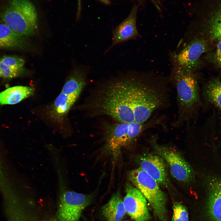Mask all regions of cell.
<instances>
[{
  "label": "cell",
  "instance_id": "obj_1",
  "mask_svg": "<svg viewBox=\"0 0 221 221\" xmlns=\"http://www.w3.org/2000/svg\"><path fill=\"white\" fill-rule=\"evenodd\" d=\"M169 95L160 76L128 71L96 84L85 106L91 117L107 115L117 122L144 124L154 112L165 108Z\"/></svg>",
  "mask_w": 221,
  "mask_h": 221
},
{
  "label": "cell",
  "instance_id": "obj_2",
  "mask_svg": "<svg viewBox=\"0 0 221 221\" xmlns=\"http://www.w3.org/2000/svg\"><path fill=\"white\" fill-rule=\"evenodd\" d=\"M169 78L176 88L177 116L172 125L179 128L188 125L194 118L200 101L198 83L193 73L174 63Z\"/></svg>",
  "mask_w": 221,
  "mask_h": 221
},
{
  "label": "cell",
  "instance_id": "obj_3",
  "mask_svg": "<svg viewBox=\"0 0 221 221\" xmlns=\"http://www.w3.org/2000/svg\"><path fill=\"white\" fill-rule=\"evenodd\" d=\"M37 13L29 0H10L1 14L5 24L14 32L23 37L34 35L37 27Z\"/></svg>",
  "mask_w": 221,
  "mask_h": 221
},
{
  "label": "cell",
  "instance_id": "obj_4",
  "mask_svg": "<svg viewBox=\"0 0 221 221\" xmlns=\"http://www.w3.org/2000/svg\"><path fill=\"white\" fill-rule=\"evenodd\" d=\"M128 177L146 199L159 221H168L167 197L157 182L140 168L130 171Z\"/></svg>",
  "mask_w": 221,
  "mask_h": 221
},
{
  "label": "cell",
  "instance_id": "obj_5",
  "mask_svg": "<svg viewBox=\"0 0 221 221\" xmlns=\"http://www.w3.org/2000/svg\"><path fill=\"white\" fill-rule=\"evenodd\" d=\"M145 123L119 122L109 124L104 129L106 145L113 153L136 141L146 127Z\"/></svg>",
  "mask_w": 221,
  "mask_h": 221
},
{
  "label": "cell",
  "instance_id": "obj_6",
  "mask_svg": "<svg viewBox=\"0 0 221 221\" xmlns=\"http://www.w3.org/2000/svg\"><path fill=\"white\" fill-rule=\"evenodd\" d=\"M60 189L57 221H78L83 210L91 203L92 195L66 189L62 184Z\"/></svg>",
  "mask_w": 221,
  "mask_h": 221
},
{
  "label": "cell",
  "instance_id": "obj_7",
  "mask_svg": "<svg viewBox=\"0 0 221 221\" xmlns=\"http://www.w3.org/2000/svg\"><path fill=\"white\" fill-rule=\"evenodd\" d=\"M151 142L156 153L167 164L173 177L183 183L192 180L194 176L193 169L178 152L173 147L158 144L154 137Z\"/></svg>",
  "mask_w": 221,
  "mask_h": 221
},
{
  "label": "cell",
  "instance_id": "obj_8",
  "mask_svg": "<svg viewBox=\"0 0 221 221\" xmlns=\"http://www.w3.org/2000/svg\"><path fill=\"white\" fill-rule=\"evenodd\" d=\"M126 195L123 200L126 212L134 221H149L151 218L147 201L133 185L127 183L126 186Z\"/></svg>",
  "mask_w": 221,
  "mask_h": 221
},
{
  "label": "cell",
  "instance_id": "obj_9",
  "mask_svg": "<svg viewBox=\"0 0 221 221\" xmlns=\"http://www.w3.org/2000/svg\"><path fill=\"white\" fill-rule=\"evenodd\" d=\"M140 168L155 180L159 185L167 186L169 184L167 164L157 154H147L138 159Z\"/></svg>",
  "mask_w": 221,
  "mask_h": 221
},
{
  "label": "cell",
  "instance_id": "obj_10",
  "mask_svg": "<svg viewBox=\"0 0 221 221\" xmlns=\"http://www.w3.org/2000/svg\"><path fill=\"white\" fill-rule=\"evenodd\" d=\"M206 49L204 41L199 39L192 40L179 53L174 54V62L184 69L193 72L200 57Z\"/></svg>",
  "mask_w": 221,
  "mask_h": 221
},
{
  "label": "cell",
  "instance_id": "obj_11",
  "mask_svg": "<svg viewBox=\"0 0 221 221\" xmlns=\"http://www.w3.org/2000/svg\"><path fill=\"white\" fill-rule=\"evenodd\" d=\"M138 9V6L134 5L127 17L113 30L111 45L105 51V53L117 44L135 40L139 36L136 26Z\"/></svg>",
  "mask_w": 221,
  "mask_h": 221
},
{
  "label": "cell",
  "instance_id": "obj_12",
  "mask_svg": "<svg viewBox=\"0 0 221 221\" xmlns=\"http://www.w3.org/2000/svg\"><path fill=\"white\" fill-rule=\"evenodd\" d=\"M201 9L207 15L210 31L213 37L221 40V0H207Z\"/></svg>",
  "mask_w": 221,
  "mask_h": 221
},
{
  "label": "cell",
  "instance_id": "obj_13",
  "mask_svg": "<svg viewBox=\"0 0 221 221\" xmlns=\"http://www.w3.org/2000/svg\"><path fill=\"white\" fill-rule=\"evenodd\" d=\"M207 208L213 221H221V180L211 181L209 185Z\"/></svg>",
  "mask_w": 221,
  "mask_h": 221
},
{
  "label": "cell",
  "instance_id": "obj_14",
  "mask_svg": "<svg viewBox=\"0 0 221 221\" xmlns=\"http://www.w3.org/2000/svg\"><path fill=\"white\" fill-rule=\"evenodd\" d=\"M102 212L106 221H122L126 212L119 192L113 195L102 207Z\"/></svg>",
  "mask_w": 221,
  "mask_h": 221
},
{
  "label": "cell",
  "instance_id": "obj_15",
  "mask_svg": "<svg viewBox=\"0 0 221 221\" xmlns=\"http://www.w3.org/2000/svg\"><path fill=\"white\" fill-rule=\"evenodd\" d=\"M83 71L74 70L63 87L61 92L76 99L86 84V74Z\"/></svg>",
  "mask_w": 221,
  "mask_h": 221
},
{
  "label": "cell",
  "instance_id": "obj_16",
  "mask_svg": "<svg viewBox=\"0 0 221 221\" xmlns=\"http://www.w3.org/2000/svg\"><path fill=\"white\" fill-rule=\"evenodd\" d=\"M33 88L30 87L16 86L0 92V104H14L33 95Z\"/></svg>",
  "mask_w": 221,
  "mask_h": 221
},
{
  "label": "cell",
  "instance_id": "obj_17",
  "mask_svg": "<svg viewBox=\"0 0 221 221\" xmlns=\"http://www.w3.org/2000/svg\"><path fill=\"white\" fill-rule=\"evenodd\" d=\"M25 38L14 32L5 24H0V48L24 47L26 43Z\"/></svg>",
  "mask_w": 221,
  "mask_h": 221
},
{
  "label": "cell",
  "instance_id": "obj_18",
  "mask_svg": "<svg viewBox=\"0 0 221 221\" xmlns=\"http://www.w3.org/2000/svg\"><path fill=\"white\" fill-rule=\"evenodd\" d=\"M76 99L61 93L55 99L53 105L52 114L59 119L65 115Z\"/></svg>",
  "mask_w": 221,
  "mask_h": 221
},
{
  "label": "cell",
  "instance_id": "obj_19",
  "mask_svg": "<svg viewBox=\"0 0 221 221\" xmlns=\"http://www.w3.org/2000/svg\"><path fill=\"white\" fill-rule=\"evenodd\" d=\"M208 98L221 108V82L215 81L211 83L207 90Z\"/></svg>",
  "mask_w": 221,
  "mask_h": 221
},
{
  "label": "cell",
  "instance_id": "obj_20",
  "mask_svg": "<svg viewBox=\"0 0 221 221\" xmlns=\"http://www.w3.org/2000/svg\"><path fill=\"white\" fill-rule=\"evenodd\" d=\"M172 221H189L186 207L181 203L176 202L173 206Z\"/></svg>",
  "mask_w": 221,
  "mask_h": 221
},
{
  "label": "cell",
  "instance_id": "obj_21",
  "mask_svg": "<svg viewBox=\"0 0 221 221\" xmlns=\"http://www.w3.org/2000/svg\"><path fill=\"white\" fill-rule=\"evenodd\" d=\"M5 64L13 69L22 72L25 61L21 58L14 56H5L0 60Z\"/></svg>",
  "mask_w": 221,
  "mask_h": 221
},
{
  "label": "cell",
  "instance_id": "obj_22",
  "mask_svg": "<svg viewBox=\"0 0 221 221\" xmlns=\"http://www.w3.org/2000/svg\"><path fill=\"white\" fill-rule=\"evenodd\" d=\"M0 189L5 196L11 194L13 192L11 187L9 186L8 182L3 169L0 162Z\"/></svg>",
  "mask_w": 221,
  "mask_h": 221
},
{
  "label": "cell",
  "instance_id": "obj_23",
  "mask_svg": "<svg viewBox=\"0 0 221 221\" xmlns=\"http://www.w3.org/2000/svg\"><path fill=\"white\" fill-rule=\"evenodd\" d=\"M1 76L5 78L11 79L19 76L21 72L13 69L0 61Z\"/></svg>",
  "mask_w": 221,
  "mask_h": 221
},
{
  "label": "cell",
  "instance_id": "obj_24",
  "mask_svg": "<svg viewBox=\"0 0 221 221\" xmlns=\"http://www.w3.org/2000/svg\"><path fill=\"white\" fill-rule=\"evenodd\" d=\"M216 57L217 62L221 66V40H219L217 44Z\"/></svg>",
  "mask_w": 221,
  "mask_h": 221
},
{
  "label": "cell",
  "instance_id": "obj_25",
  "mask_svg": "<svg viewBox=\"0 0 221 221\" xmlns=\"http://www.w3.org/2000/svg\"><path fill=\"white\" fill-rule=\"evenodd\" d=\"M155 5L157 9L160 11L161 10V7L162 6V2L163 0H151Z\"/></svg>",
  "mask_w": 221,
  "mask_h": 221
},
{
  "label": "cell",
  "instance_id": "obj_26",
  "mask_svg": "<svg viewBox=\"0 0 221 221\" xmlns=\"http://www.w3.org/2000/svg\"><path fill=\"white\" fill-rule=\"evenodd\" d=\"M102 2L106 4H108L110 3L108 0H99ZM81 0H78V7L77 10V15L79 17L81 10Z\"/></svg>",
  "mask_w": 221,
  "mask_h": 221
},
{
  "label": "cell",
  "instance_id": "obj_27",
  "mask_svg": "<svg viewBox=\"0 0 221 221\" xmlns=\"http://www.w3.org/2000/svg\"><path fill=\"white\" fill-rule=\"evenodd\" d=\"M45 221H57V219H56V220H55V219H48V220H47Z\"/></svg>",
  "mask_w": 221,
  "mask_h": 221
},
{
  "label": "cell",
  "instance_id": "obj_28",
  "mask_svg": "<svg viewBox=\"0 0 221 221\" xmlns=\"http://www.w3.org/2000/svg\"><path fill=\"white\" fill-rule=\"evenodd\" d=\"M1 76H1V70L0 68V77Z\"/></svg>",
  "mask_w": 221,
  "mask_h": 221
},
{
  "label": "cell",
  "instance_id": "obj_29",
  "mask_svg": "<svg viewBox=\"0 0 221 221\" xmlns=\"http://www.w3.org/2000/svg\"><path fill=\"white\" fill-rule=\"evenodd\" d=\"M129 221L128 220H124V221Z\"/></svg>",
  "mask_w": 221,
  "mask_h": 221
}]
</instances>
